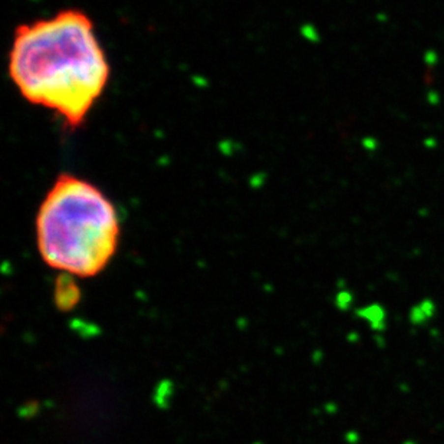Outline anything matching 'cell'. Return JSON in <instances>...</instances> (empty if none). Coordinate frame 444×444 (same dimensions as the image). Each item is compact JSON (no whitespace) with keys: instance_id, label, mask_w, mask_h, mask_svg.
<instances>
[{"instance_id":"2","label":"cell","mask_w":444,"mask_h":444,"mask_svg":"<svg viewBox=\"0 0 444 444\" xmlns=\"http://www.w3.org/2000/svg\"><path fill=\"white\" fill-rule=\"evenodd\" d=\"M35 235L39 255L49 267L92 278L115 256L121 226L111 199L98 185L60 174L39 204Z\"/></svg>"},{"instance_id":"1","label":"cell","mask_w":444,"mask_h":444,"mask_svg":"<svg viewBox=\"0 0 444 444\" xmlns=\"http://www.w3.org/2000/svg\"><path fill=\"white\" fill-rule=\"evenodd\" d=\"M7 72L20 96L81 127L101 99L111 66L92 19L79 9L19 25Z\"/></svg>"}]
</instances>
